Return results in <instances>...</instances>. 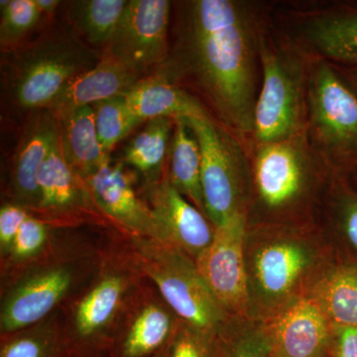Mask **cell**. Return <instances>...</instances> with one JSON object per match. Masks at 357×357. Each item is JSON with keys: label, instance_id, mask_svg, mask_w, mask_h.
Listing matches in <instances>:
<instances>
[{"label": "cell", "instance_id": "obj_1", "mask_svg": "<svg viewBox=\"0 0 357 357\" xmlns=\"http://www.w3.org/2000/svg\"><path fill=\"white\" fill-rule=\"evenodd\" d=\"M261 21L253 6L236 0L176 4L174 45L153 73L173 83L191 82L241 141L252 139L259 93Z\"/></svg>", "mask_w": 357, "mask_h": 357}, {"label": "cell", "instance_id": "obj_2", "mask_svg": "<svg viewBox=\"0 0 357 357\" xmlns=\"http://www.w3.org/2000/svg\"><path fill=\"white\" fill-rule=\"evenodd\" d=\"M102 56L73 30L45 32L2 52V100L18 115L47 109L70 81L93 69Z\"/></svg>", "mask_w": 357, "mask_h": 357}, {"label": "cell", "instance_id": "obj_3", "mask_svg": "<svg viewBox=\"0 0 357 357\" xmlns=\"http://www.w3.org/2000/svg\"><path fill=\"white\" fill-rule=\"evenodd\" d=\"M306 136L326 169L357 170V93L324 59L309 58Z\"/></svg>", "mask_w": 357, "mask_h": 357}, {"label": "cell", "instance_id": "obj_4", "mask_svg": "<svg viewBox=\"0 0 357 357\" xmlns=\"http://www.w3.org/2000/svg\"><path fill=\"white\" fill-rule=\"evenodd\" d=\"M261 82L252 144L278 142L306 132L309 59L294 45L274 41L262 29Z\"/></svg>", "mask_w": 357, "mask_h": 357}, {"label": "cell", "instance_id": "obj_5", "mask_svg": "<svg viewBox=\"0 0 357 357\" xmlns=\"http://www.w3.org/2000/svg\"><path fill=\"white\" fill-rule=\"evenodd\" d=\"M185 121L201 148L204 215L215 229L246 215L252 171L241 140L210 114Z\"/></svg>", "mask_w": 357, "mask_h": 357}, {"label": "cell", "instance_id": "obj_6", "mask_svg": "<svg viewBox=\"0 0 357 357\" xmlns=\"http://www.w3.org/2000/svg\"><path fill=\"white\" fill-rule=\"evenodd\" d=\"M143 269L169 306L190 324L194 332L213 337L223 307L187 253L168 243L141 241Z\"/></svg>", "mask_w": 357, "mask_h": 357}, {"label": "cell", "instance_id": "obj_7", "mask_svg": "<svg viewBox=\"0 0 357 357\" xmlns=\"http://www.w3.org/2000/svg\"><path fill=\"white\" fill-rule=\"evenodd\" d=\"M251 147L253 185L258 199L268 211L287 210L299 203L309 192L319 167L324 166L310 146L306 132Z\"/></svg>", "mask_w": 357, "mask_h": 357}, {"label": "cell", "instance_id": "obj_8", "mask_svg": "<svg viewBox=\"0 0 357 357\" xmlns=\"http://www.w3.org/2000/svg\"><path fill=\"white\" fill-rule=\"evenodd\" d=\"M172 2L128 0L119 27L102 53L148 76L165 64L170 54L169 23Z\"/></svg>", "mask_w": 357, "mask_h": 357}, {"label": "cell", "instance_id": "obj_9", "mask_svg": "<svg viewBox=\"0 0 357 357\" xmlns=\"http://www.w3.org/2000/svg\"><path fill=\"white\" fill-rule=\"evenodd\" d=\"M246 215L215 227L210 245L196 258L199 274L223 309L245 311L249 303V275L244 259Z\"/></svg>", "mask_w": 357, "mask_h": 357}, {"label": "cell", "instance_id": "obj_10", "mask_svg": "<svg viewBox=\"0 0 357 357\" xmlns=\"http://www.w3.org/2000/svg\"><path fill=\"white\" fill-rule=\"evenodd\" d=\"M151 210L158 222L164 243L197 258L215 236L208 218L176 189L168 178L150 192Z\"/></svg>", "mask_w": 357, "mask_h": 357}, {"label": "cell", "instance_id": "obj_11", "mask_svg": "<svg viewBox=\"0 0 357 357\" xmlns=\"http://www.w3.org/2000/svg\"><path fill=\"white\" fill-rule=\"evenodd\" d=\"M86 182L96 203L109 217L139 236L164 243L153 211L138 198L121 164L107 162Z\"/></svg>", "mask_w": 357, "mask_h": 357}, {"label": "cell", "instance_id": "obj_12", "mask_svg": "<svg viewBox=\"0 0 357 357\" xmlns=\"http://www.w3.org/2000/svg\"><path fill=\"white\" fill-rule=\"evenodd\" d=\"M60 138V126L49 109L32 112L26 119L13 154L11 184L20 206H40L37 174Z\"/></svg>", "mask_w": 357, "mask_h": 357}, {"label": "cell", "instance_id": "obj_13", "mask_svg": "<svg viewBox=\"0 0 357 357\" xmlns=\"http://www.w3.org/2000/svg\"><path fill=\"white\" fill-rule=\"evenodd\" d=\"M275 354L283 357H332L330 321L312 299L296 301L268 328Z\"/></svg>", "mask_w": 357, "mask_h": 357}, {"label": "cell", "instance_id": "obj_14", "mask_svg": "<svg viewBox=\"0 0 357 357\" xmlns=\"http://www.w3.org/2000/svg\"><path fill=\"white\" fill-rule=\"evenodd\" d=\"M143 77L102 53L100 62L70 81L47 109L58 119L79 107L126 95Z\"/></svg>", "mask_w": 357, "mask_h": 357}, {"label": "cell", "instance_id": "obj_15", "mask_svg": "<svg viewBox=\"0 0 357 357\" xmlns=\"http://www.w3.org/2000/svg\"><path fill=\"white\" fill-rule=\"evenodd\" d=\"M301 35L317 57L357 66V4L309 16L301 24Z\"/></svg>", "mask_w": 357, "mask_h": 357}, {"label": "cell", "instance_id": "obj_16", "mask_svg": "<svg viewBox=\"0 0 357 357\" xmlns=\"http://www.w3.org/2000/svg\"><path fill=\"white\" fill-rule=\"evenodd\" d=\"M67 270H49L32 277L7 299L1 312V330L14 333L44 318L69 290Z\"/></svg>", "mask_w": 357, "mask_h": 357}, {"label": "cell", "instance_id": "obj_17", "mask_svg": "<svg viewBox=\"0 0 357 357\" xmlns=\"http://www.w3.org/2000/svg\"><path fill=\"white\" fill-rule=\"evenodd\" d=\"M311 262V252L298 241L266 244L253 257V280L258 292L266 299H282L292 292Z\"/></svg>", "mask_w": 357, "mask_h": 357}, {"label": "cell", "instance_id": "obj_18", "mask_svg": "<svg viewBox=\"0 0 357 357\" xmlns=\"http://www.w3.org/2000/svg\"><path fill=\"white\" fill-rule=\"evenodd\" d=\"M128 109L143 121L159 117H196L208 115L203 103L164 75L152 73L123 95Z\"/></svg>", "mask_w": 357, "mask_h": 357}, {"label": "cell", "instance_id": "obj_19", "mask_svg": "<svg viewBox=\"0 0 357 357\" xmlns=\"http://www.w3.org/2000/svg\"><path fill=\"white\" fill-rule=\"evenodd\" d=\"M57 119L63 153L79 178L86 180L110 161L98 139L91 105L79 107Z\"/></svg>", "mask_w": 357, "mask_h": 357}, {"label": "cell", "instance_id": "obj_20", "mask_svg": "<svg viewBox=\"0 0 357 357\" xmlns=\"http://www.w3.org/2000/svg\"><path fill=\"white\" fill-rule=\"evenodd\" d=\"M169 150V181L183 196L204 213L202 190V154L198 139L185 117L174 119Z\"/></svg>", "mask_w": 357, "mask_h": 357}, {"label": "cell", "instance_id": "obj_21", "mask_svg": "<svg viewBox=\"0 0 357 357\" xmlns=\"http://www.w3.org/2000/svg\"><path fill=\"white\" fill-rule=\"evenodd\" d=\"M128 0H76L68 2L73 31L91 48H107L119 27Z\"/></svg>", "mask_w": 357, "mask_h": 357}, {"label": "cell", "instance_id": "obj_22", "mask_svg": "<svg viewBox=\"0 0 357 357\" xmlns=\"http://www.w3.org/2000/svg\"><path fill=\"white\" fill-rule=\"evenodd\" d=\"M312 299L335 326L357 328V267H340L326 275L314 286Z\"/></svg>", "mask_w": 357, "mask_h": 357}, {"label": "cell", "instance_id": "obj_23", "mask_svg": "<svg viewBox=\"0 0 357 357\" xmlns=\"http://www.w3.org/2000/svg\"><path fill=\"white\" fill-rule=\"evenodd\" d=\"M79 175L69 165L59 138L37 174L40 206L47 210H64L79 199Z\"/></svg>", "mask_w": 357, "mask_h": 357}, {"label": "cell", "instance_id": "obj_24", "mask_svg": "<svg viewBox=\"0 0 357 357\" xmlns=\"http://www.w3.org/2000/svg\"><path fill=\"white\" fill-rule=\"evenodd\" d=\"M174 124V119L169 117L148 121L124 147V163L146 175L158 172L169 155Z\"/></svg>", "mask_w": 357, "mask_h": 357}, {"label": "cell", "instance_id": "obj_25", "mask_svg": "<svg viewBox=\"0 0 357 357\" xmlns=\"http://www.w3.org/2000/svg\"><path fill=\"white\" fill-rule=\"evenodd\" d=\"M172 321L161 307L148 306L140 312L121 342L119 357H154L165 351Z\"/></svg>", "mask_w": 357, "mask_h": 357}, {"label": "cell", "instance_id": "obj_26", "mask_svg": "<svg viewBox=\"0 0 357 357\" xmlns=\"http://www.w3.org/2000/svg\"><path fill=\"white\" fill-rule=\"evenodd\" d=\"M123 289L121 278L107 277L82 300L76 314L77 332L81 340H89L109 321Z\"/></svg>", "mask_w": 357, "mask_h": 357}, {"label": "cell", "instance_id": "obj_27", "mask_svg": "<svg viewBox=\"0 0 357 357\" xmlns=\"http://www.w3.org/2000/svg\"><path fill=\"white\" fill-rule=\"evenodd\" d=\"M91 107L95 112L98 139L109 155L121 141L144 122L130 112L123 96L93 103Z\"/></svg>", "mask_w": 357, "mask_h": 357}, {"label": "cell", "instance_id": "obj_28", "mask_svg": "<svg viewBox=\"0 0 357 357\" xmlns=\"http://www.w3.org/2000/svg\"><path fill=\"white\" fill-rule=\"evenodd\" d=\"M272 352L268 328L246 325L215 335L211 357H271Z\"/></svg>", "mask_w": 357, "mask_h": 357}, {"label": "cell", "instance_id": "obj_29", "mask_svg": "<svg viewBox=\"0 0 357 357\" xmlns=\"http://www.w3.org/2000/svg\"><path fill=\"white\" fill-rule=\"evenodd\" d=\"M0 7V46L3 52L24 43L43 14L35 0H2Z\"/></svg>", "mask_w": 357, "mask_h": 357}, {"label": "cell", "instance_id": "obj_30", "mask_svg": "<svg viewBox=\"0 0 357 357\" xmlns=\"http://www.w3.org/2000/svg\"><path fill=\"white\" fill-rule=\"evenodd\" d=\"M55 342L47 335H21L8 340L1 349V357H55Z\"/></svg>", "mask_w": 357, "mask_h": 357}, {"label": "cell", "instance_id": "obj_31", "mask_svg": "<svg viewBox=\"0 0 357 357\" xmlns=\"http://www.w3.org/2000/svg\"><path fill=\"white\" fill-rule=\"evenodd\" d=\"M47 239V227L37 218L28 217L14 239L11 251L16 258L30 257L38 253Z\"/></svg>", "mask_w": 357, "mask_h": 357}, {"label": "cell", "instance_id": "obj_32", "mask_svg": "<svg viewBox=\"0 0 357 357\" xmlns=\"http://www.w3.org/2000/svg\"><path fill=\"white\" fill-rule=\"evenodd\" d=\"M213 337H204L194 331L181 332L167 349V357H211Z\"/></svg>", "mask_w": 357, "mask_h": 357}, {"label": "cell", "instance_id": "obj_33", "mask_svg": "<svg viewBox=\"0 0 357 357\" xmlns=\"http://www.w3.org/2000/svg\"><path fill=\"white\" fill-rule=\"evenodd\" d=\"M29 217L20 204H6L0 210V244L2 249L11 248L21 225Z\"/></svg>", "mask_w": 357, "mask_h": 357}, {"label": "cell", "instance_id": "obj_34", "mask_svg": "<svg viewBox=\"0 0 357 357\" xmlns=\"http://www.w3.org/2000/svg\"><path fill=\"white\" fill-rule=\"evenodd\" d=\"M332 357H357V328L335 326Z\"/></svg>", "mask_w": 357, "mask_h": 357}, {"label": "cell", "instance_id": "obj_35", "mask_svg": "<svg viewBox=\"0 0 357 357\" xmlns=\"http://www.w3.org/2000/svg\"><path fill=\"white\" fill-rule=\"evenodd\" d=\"M342 227L349 243L357 249V198L344 194L340 208Z\"/></svg>", "mask_w": 357, "mask_h": 357}, {"label": "cell", "instance_id": "obj_36", "mask_svg": "<svg viewBox=\"0 0 357 357\" xmlns=\"http://www.w3.org/2000/svg\"><path fill=\"white\" fill-rule=\"evenodd\" d=\"M43 15L52 16L56 13L61 2L58 0H35Z\"/></svg>", "mask_w": 357, "mask_h": 357}, {"label": "cell", "instance_id": "obj_37", "mask_svg": "<svg viewBox=\"0 0 357 357\" xmlns=\"http://www.w3.org/2000/svg\"><path fill=\"white\" fill-rule=\"evenodd\" d=\"M344 79L349 82L352 88L356 89L357 93V66L356 67H351L349 69L345 70L344 75Z\"/></svg>", "mask_w": 357, "mask_h": 357}, {"label": "cell", "instance_id": "obj_38", "mask_svg": "<svg viewBox=\"0 0 357 357\" xmlns=\"http://www.w3.org/2000/svg\"><path fill=\"white\" fill-rule=\"evenodd\" d=\"M166 351H167V349H166ZM166 351L161 352V354H157V356H154V357H167Z\"/></svg>", "mask_w": 357, "mask_h": 357}, {"label": "cell", "instance_id": "obj_39", "mask_svg": "<svg viewBox=\"0 0 357 357\" xmlns=\"http://www.w3.org/2000/svg\"><path fill=\"white\" fill-rule=\"evenodd\" d=\"M271 357H283L281 356H279V354H275V352H272Z\"/></svg>", "mask_w": 357, "mask_h": 357}, {"label": "cell", "instance_id": "obj_40", "mask_svg": "<svg viewBox=\"0 0 357 357\" xmlns=\"http://www.w3.org/2000/svg\"><path fill=\"white\" fill-rule=\"evenodd\" d=\"M354 177H356V178L357 180V170L356 171V172L354 173Z\"/></svg>", "mask_w": 357, "mask_h": 357}]
</instances>
